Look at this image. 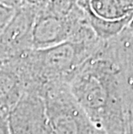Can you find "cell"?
Listing matches in <instances>:
<instances>
[{"label": "cell", "mask_w": 133, "mask_h": 134, "mask_svg": "<svg viewBox=\"0 0 133 134\" xmlns=\"http://www.w3.org/2000/svg\"><path fill=\"white\" fill-rule=\"evenodd\" d=\"M73 97L104 134H133L117 68L103 48V41L69 80Z\"/></svg>", "instance_id": "obj_1"}, {"label": "cell", "mask_w": 133, "mask_h": 134, "mask_svg": "<svg viewBox=\"0 0 133 134\" xmlns=\"http://www.w3.org/2000/svg\"><path fill=\"white\" fill-rule=\"evenodd\" d=\"M41 95L55 134H104L77 103L67 83L45 85Z\"/></svg>", "instance_id": "obj_2"}, {"label": "cell", "mask_w": 133, "mask_h": 134, "mask_svg": "<svg viewBox=\"0 0 133 134\" xmlns=\"http://www.w3.org/2000/svg\"><path fill=\"white\" fill-rule=\"evenodd\" d=\"M38 10L27 5L15 9L0 36V62L4 63L33 48V30Z\"/></svg>", "instance_id": "obj_3"}, {"label": "cell", "mask_w": 133, "mask_h": 134, "mask_svg": "<svg viewBox=\"0 0 133 134\" xmlns=\"http://www.w3.org/2000/svg\"><path fill=\"white\" fill-rule=\"evenodd\" d=\"M10 134H55L41 94L24 92L8 115Z\"/></svg>", "instance_id": "obj_4"}, {"label": "cell", "mask_w": 133, "mask_h": 134, "mask_svg": "<svg viewBox=\"0 0 133 134\" xmlns=\"http://www.w3.org/2000/svg\"><path fill=\"white\" fill-rule=\"evenodd\" d=\"M103 48L117 68L126 107L133 121V25L119 35L103 41Z\"/></svg>", "instance_id": "obj_5"}, {"label": "cell", "mask_w": 133, "mask_h": 134, "mask_svg": "<svg viewBox=\"0 0 133 134\" xmlns=\"http://www.w3.org/2000/svg\"><path fill=\"white\" fill-rule=\"evenodd\" d=\"M25 92L24 81L11 62L0 67V115L8 116Z\"/></svg>", "instance_id": "obj_6"}, {"label": "cell", "mask_w": 133, "mask_h": 134, "mask_svg": "<svg viewBox=\"0 0 133 134\" xmlns=\"http://www.w3.org/2000/svg\"><path fill=\"white\" fill-rule=\"evenodd\" d=\"M78 4L84 10L86 14L87 20L92 30L101 41H108L122 32L130 24L133 18V15L125 16L118 20H106L95 16L87 5V0H80Z\"/></svg>", "instance_id": "obj_7"}, {"label": "cell", "mask_w": 133, "mask_h": 134, "mask_svg": "<svg viewBox=\"0 0 133 134\" xmlns=\"http://www.w3.org/2000/svg\"><path fill=\"white\" fill-rule=\"evenodd\" d=\"M87 5L95 16L103 19L118 20L130 16L124 10L119 0H87Z\"/></svg>", "instance_id": "obj_8"}, {"label": "cell", "mask_w": 133, "mask_h": 134, "mask_svg": "<svg viewBox=\"0 0 133 134\" xmlns=\"http://www.w3.org/2000/svg\"><path fill=\"white\" fill-rule=\"evenodd\" d=\"M16 8H11L5 6L4 4H0V36L6 27L10 18H12Z\"/></svg>", "instance_id": "obj_9"}, {"label": "cell", "mask_w": 133, "mask_h": 134, "mask_svg": "<svg viewBox=\"0 0 133 134\" xmlns=\"http://www.w3.org/2000/svg\"><path fill=\"white\" fill-rule=\"evenodd\" d=\"M50 0H21L20 5H27L40 10L47 6Z\"/></svg>", "instance_id": "obj_10"}, {"label": "cell", "mask_w": 133, "mask_h": 134, "mask_svg": "<svg viewBox=\"0 0 133 134\" xmlns=\"http://www.w3.org/2000/svg\"><path fill=\"white\" fill-rule=\"evenodd\" d=\"M0 134H10L8 116L0 115Z\"/></svg>", "instance_id": "obj_11"}, {"label": "cell", "mask_w": 133, "mask_h": 134, "mask_svg": "<svg viewBox=\"0 0 133 134\" xmlns=\"http://www.w3.org/2000/svg\"><path fill=\"white\" fill-rule=\"evenodd\" d=\"M0 4H4L11 8H18L20 6L21 0H0Z\"/></svg>", "instance_id": "obj_12"}, {"label": "cell", "mask_w": 133, "mask_h": 134, "mask_svg": "<svg viewBox=\"0 0 133 134\" xmlns=\"http://www.w3.org/2000/svg\"><path fill=\"white\" fill-rule=\"evenodd\" d=\"M131 24L133 25V18H132V20H131Z\"/></svg>", "instance_id": "obj_13"}, {"label": "cell", "mask_w": 133, "mask_h": 134, "mask_svg": "<svg viewBox=\"0 0 133 134\" xmlns=\"http://www.w3.org/2000/svg\"><path fill=\"white\" fill-rule=\"evenodd\" d=\"M76 1H77V2H79V1H80V0H76Z\"/></svg>", "instance_id": "obj_14"}]
</instances>
